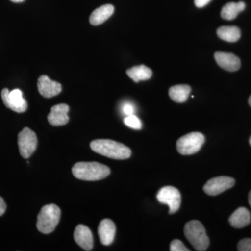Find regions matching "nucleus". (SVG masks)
Masks as SVG:
<instances>
[{
	"label": "nucleus",
	"instance_id": "obj_30",
	"mask_svg": "<svg viewBox=\"0 0 251 251\" xmlns=\"http://www.w3.org/2000/svg\"><path fill=\"white\" fill-rule=\"evenodd\" d=\"M249 142H250V145H251V138H250V141H249Z\"/></svg>",
	"mask_w": 251,
	"mask_h": 251
},
{
	"label": "nucleus",
	"instance_id": "obj_28",
	"mask_svg": "<svg viewBox=\"0 0 251 251\" xmlns=\"http://www.w3.org/2000/svg\"><path fill=\"white\" fill-rule=\"evenodd\" d=\"M249 202L251 207V191H250V193H249Z\"/></svg>",
	"mask_w": 251,
	"mask_h": 251
},
{
	"label": "nucleus",
	"instance_id": "obj_12",
	"mask_svg": "<svg viewBox=\"0 0 251 251\" xmlns=\"http://www.w3.org/2000/svg\"><path fill=\"white\" fill-rule=\"evenodd\" d=\"M69 111V107L67 104L61 103L54 105L51 108L48 116L49 123L54 126L67 125L69 121L68 116Z\"/></svg>",
	"mask_w": 251,
	"mask_h": 251
},
{
	"label": "nucleus",
	"instance_id": "obj_13",
	"mask_svg": "<svg viewBox=\"0 0 251 251\" xmlns=\"http://www.w3.org/2000/svg\"><path fill=\"white\" fill-rule=\"evenodd\" d=\"M74 239L84 250L91 251L93 249V235L89 227L84 225H78L75 227Z\"/></svg>",
	"mask_w": 251,
	"mask_h": 251
},
{
	"label": "nucleus",
	"instance_id": "obj_25",
	"mask_svg": "<svg viewBox=\"0 0 251 251\" xmlns=\"http://www.w3.org/2000/svg\"><path fill=\"white\" fill-rule=\"evenodd\" d=\"M211 0H195V5L198 8H202L209 4Z\"/></svg>",
	"mask_w": 251,
	"mask_h": 251
},
{
	"label": "nucleus",
	"instance_id": "obj_14",
	"mask_svg": "<svg viewBox=\"0 0 251 251\" xmlns=\"http://www.w3.org/2000/svg\"><path fill=\"white\" fill-rule=\"evenodd\" d=\"M99 239L102 244L109 246L113 242L116 234V226L110 219H103L99 226Z\"/></svg>",
	"mask_w": 251,
	"mask_h": 251
},
{
	"label": "nucleus",
	"instance_id": "obj_16",
	"mask_svg": "<svg viewBox=\"0 0 251 251\" xmlns=\"http://www.w3.org/2000/svg\"><path fill=\"white\" fill-rule=\"evenodd\" d=\"M114 6L111 4H105L97 8L92 13L90 22L92 25L97 26L106 21L113 14Z\"/></svg>",
	"mask_w": 251,
	"mask_h": 251
},
{
	"label": "nucleus",
	"instance_id": "obj_21",
	"mask_svg": "<svg viewBox=\"0 0 251 251\" xmlns=\"http://www.w3.org/2000/svg\"><path fill=\"white\" fill-rule=\"evenodd\" d=\"M127 126L135 130H140L142 128V122L138 117L134 115L127 116L124 120Z\"/></svg>",
	"mask_w": 251,
	"mask_h": 251
},
{
	"label": "nucleus",
	"instance_id": "obj_23",
	"mask_svg": "<svg viewBox=\"0 0 251 251\" xmlns=\"http://www.w3.org/2000/svg\"><path fill=\"white\" fill-rule=\"evenodd\" d=\"M237 250L239 251H251V239H242L239 242Z\"/></svg>",
	"mask_w": 251,
	"mask_h": 251
},
{
	"label": "nucleus",
	"instance_id": "obj_18",
	"mask_svg": "<svg viewBox=\"0 0 251 251\" xmlns=\"http://www.w3.org/2000/svg\"><path fill=\"white\" fill-rule=\"evenodd\" d=\"M245 8L246 4L244 1L227 3L221 10V17L227 21H232L237 17L239 13L244 11Z\"/></svg>",
	"mask_w": 251,
	"mask_h": 251
},
{
	"label": "nucleus",
	"instance_id": "obj_1",
	"mask_svg": "<svg viewBox=\"0 0 251 251\" xmlns=\"http://www.w3.org/2000/svg\"><path fill=\"white\" fill-rule=\"evenodd\" d=\"M90 148L94 152L112 159H126L131 155V150L128 147L111 140H94L90 143Z\"/></svg>",
	"mask_w": 251,
	"mask_h": 251
},
{
	"label": "nucleus",
	"instance_id": "obj_6",
	"mask_svg": "<svg viewBox=\"0 0 251 251\" xmlns=\"http://www.w3.org/2000/svg\"><path fill=\"white\" fill-rule=\"evenodd\" d=\"M158 202L169 206V214H175L179 210L181 197L179 190L173 186H165L156 195Z\"/></svg>",
	"mask_w": 251,
	"mask_h": 251
},
{
	"label": "nucleus",
	"instance_id": "obj_2",
	"mask_svg": "<svg viewBox=\"0 0 251 251\" xmlns=\"http://www.w3.org/2000/svg\"><path fill=\"white\" fill-rule=\"evenodd\" d=\"M72 173L77 179L84 181H97L110 174L108 166L97 162H80L72 168Z\"/></svg>",
	"mask_w": 251,
	"mask_h": 251
},
{
	"label": "nucleus",
	"instance_id": "obj_8",
	"mask_svg": "<svg viewBox=\"0 0 251 251\" xmlns=\"http://www.w3.org/2000/svg\"><path fill=\"white\" fill-rule=\"evenodd\" d=\"M20 153L24 158H29L37 148V137L30 128H23L18 138Z\"/></svg>",
	"mask_w": 251,
	"mask_h": 251
},
{
	"label": "nucleus",
	"instance_id": "obj_29",
	"mask_svg": "<svg viewBox=\"0 0 251 251\" xmlns=\"http://www.w3.org/2000/svg\"><path fill=\"white\" fill-rule=\"evenodd\" d=\"M249 105H250V106L251 107V97H249Z\"/></svg>",
	"mask_w": 251,
	"mask_h": 251
},
{
	"label": "nucleus",
	"instance_id": "obj_27",
	"mask_svg": "<svg viewBox=\"0 0 251 251\" xmlns=\"http://www.w3.org/2000/svg\"><path fill=\"white\" fill-rule=\"evenodd\" d=\"M11 1H13V2L15 3H20V2H23V1H24L25 0H11Z\"/></svg>",
	"mask_w": 251,
	"mask_h": 251
},
{
	"label": "nucleus",
	"instance_id": "obj_17",
	"mask_svg": "<svg viewBox=\"0 0 251 251\" xmlns=\"http://www.w3.org/2000/svg\"><path fill=\"white\" fill-rule=\"evenodd\" d=\"M191 91L189 85H175L170 88L169 96L172 100L176 103H184L189 97Z\"/></svg>",
	"mask_w": 251,
	"mask_h": 251
},
{
	"label": "nucleus",
	"instance_id": "obj_26",
	"mask_svg": "<svg viewBox=\"0 0 251 251\" xmlns=\"http://www.w3.org/2000/svg\"><path fill=\"white\" fill-rule=\"evenodd\" d=\"M6 205L5 204L4 200L0 197V216H2L4 214L5 211H6Z\"/></svg>",
	"mask_w": 251,
	"mask_h": 251
},
{
	"label": "nucleus",
	"instance_id": "obj_9",
	"mask_svg": "<svg viewBox=\"0 0 251 251\" xmlns=\"http://www.w3.org/2000/svg\"><path fill=\"white\" fill-rule=\"evenodd\" d=\"M235 184V180L229 176H221L209 179L203 187L204 192L211 196L224 193Z\"/></svg>",
	"mask_w": 251,
	"mask_h": 251
},
{
	"label": "nucleus",
	"instance_id": "obj_11",
	"mask_svg": "<svg viewBox=\"0 0 251 251\" xmlns=\"http://www.w3.org/2000/svg\"><path fill=\"white\" fill-rule=\"evenodd\" d=\"M214 58L218 65L227 72H236L241 67L239 57L229 52H216L214 54Z\"/></svg>",
	"mask_w": 251,
	"mask_h": 251
},
{
	"label": "nucleus",
	"instance_id": "obj_10",
	"mask_svg": "<svg viewBox=\"0 0 251 251\" xmlns=\"http://www.w3.org/2000/svg\"><path fill=\"white\" fill-rule=\"evenodd\" d=\"M38 90L45 98H52L62 92V85L56 81H52L47 75H41L38 79Z\"/></svg>",
	"mask_w": 251,
	"mask_h": 251
},
{
	"label": "nucleus",
	"instance_id": "obj_24",
	"mask_svg": "<svg viewBox=\"0 0 251 251\" xmlns=\"http://www.w3.org/2000/svg\"><path fill=\"white\" fill-rule=\"evenodd\" d=\"M122 110H123L124 114H125L126 115H127V116L134 115V106H133L132 104L128 103H125V105H123Z\"/></svg>",
	"mask_w": 251,
	"mask_h": 251
},
{
	"label": "nucleus",
	"instance_id": "obj_15",
	"mask_svg": "<svg viewBox=\"0 0 251 251\" xmlns=\"http://www.w3.org/2000/svg\"><path fill=\"white\" fill-rule=\"evenodd\" d=\"M251 221V213L247 208L239 207L229 219V223L234 228H243Z\"/></svg>",
	"mask_w": 251,
	"mask_h": 251
},
{
	"label": "nucleus",
	"instance_id": "obj_19",
	"mask_svg": "<svg viewBox=\"0 0 251 251\" xmlns=\"http://www.w3.org/2000/svg\"><path fill=\"white\" fill-rule=\"evenodd\" d=\"M127 75L134 82L140 80H147L152 76V71L145 65L136 66L126 71Z\"/></svg>",
	"mask_w": 251,
	"mask_h": 251
},
{
	"label": "nucleus",
	"instance_id": "obj_20",
	"mask_svg": "<svg viewBox=\"0 0 251 251\" xmlns=\"http://www.w3.org/2000/svg\"><path fill=\"white\" fill-rule=\"evenodd\" d=\"M217 35L222 40L233 43L240 39L241 31L236 26H223L217 29Z\"/></svg>",
	"mask_w": 251,
	"mask_h": 251
},
{
	"label": "nucleus",
	"instance_id": "obj_7",
	"mask_svg": "<svg viewBox=\"0 0 251 251\" xmlns=\"http://www.w3.org/2000/svg\"><path fill=\"white\" fill-rule=\"evenodd\" d=\"M1 99L4 105L15 112L21 113L27 110V100L23 98L22 91L18 89L11 92L7 88L4 89L1 91Z\"/></svg>",
	"mask_w": 251,
	"mask_h": 251
},
{
	"label": "nucleus",
	"instance_id": "obj_4",
	"mask_svg": "<svg viewBox=\"0 0 251 251\" xmlns=\"http://www.w3.org/2000/svg\"><path fill=\"white\" fill-rule=\"evenodd\" d=\"M60 209L54 204L43 206L37 217L36 227L43 234L53 232L60 220Z\"/></svg>",
	"mask_w": 251,
	"mask_h": 251
},
{
	"label": "nucleus",
	"instance_id": "obj_3",
	"mask_svg": "<svg viewBox=\"0 0 251 251\" xmlns=\"http://www.w3.org/2000/svg\"><path fill=\"white\" fill-rule=\"evenodd\" d=\"M184 232L192 247L198 251H204L209 246V239L205 228L197 220L189 221L185 225Z\"/></svg>",
	"mask_w": 251,
	"mask_h": 251
},
{
	"label": "nucleus",
	"instance_id": "obj_22",
	"mask_svg": "<svg viewBox=\"0 0 251 251\" xmlns=\"http://www.w3.org/2000/svg\"><path fill=\"white\" fill-rule=\"evenodd\" d=\"M170 250L171 251H189V249L185 247L181 241L175 239L171 242Z\"/></svg>",
	"mask_w": 251,
	"mask_h": 251
},
{
	"label": "nucleus",
	"instance_id": "obj_5",
	"mask_svg": "<svg viewBox=\"0 0 251 251\" xmlns=\"http://www.w3.org/2000/svg\"><path fill=\"white\" fill-rule=\"evenodd\" d=\"M204 135L199 132H192L181 137L176 143V150L181 155L197 153L204 143Z\"/></svg>",
	"mask_w": 251,
	"mask_h": 251
}]
</instances>
